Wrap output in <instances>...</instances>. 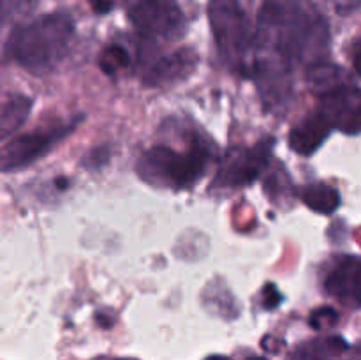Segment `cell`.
<instances>
[{
    "mask_svg": "<svg viewBox=\"0 0 361 360\" xmlns=\"http://www.w3.org/2000/svg\"><path fill=\"white\" fill-rule=\"evenodd\" d=\"M328 46V25L310 0H264L257 14V59L289 67Z\"/></svg>",
    "mask_w": 361,
    "mask_h": 360,
    "instance_id": "obj_1",
    "label": "cell"
},
{
    "mask_svg": "<svg viewBox=\"0 0 361 360\" xmlns=\"http://www.w3.org/2000/svg\"><path fill=\"white\" fill-rule=\"evenodd\" d=\"M74 37V21L66 13H53L21 25L11 34L7 53L34 74L49 73L62 62Z\"/></svg>",
    "mask_w": 361,
    "mask_h": 360,
    "instance_id": "obj_2",
    "label": "cell"
},
{
    "mask_svg": "<svg viewBox=\"0 0 361 360\" xmlns=\"http://www.w3.org/2000/svg\"><path fill=\"white\" fill-rule=\"evenodd\" d=\"M210 148L201 138H194L185 152H176L166 145L152 147L137 161L136 172L154 186L187 189L194 186L207 172Z\"/></svg>",
    "mask_w": 361,
    "mask_h": 360,
    "instance_id": "obj_3",
    "label": "cell"
},
{
    "mask_svg": "<svg viewBox=\"0 0 361 360\" xmlns=\"http://www.w3.org/2000/svg\"><path fill=\"white\" fill-rule=\"evenodd\" d=\"M208 20L221 59L242 71L254 46V32L240 0H208Z\"/></svg>",
    "mask_w": 361,
    "mask_h": 360,
    "instance_id": "obj_4",
    "label": "cell"
},
{
    "mask_svg": "<svg viewBox=\"0 0 361 360\" xmlns=\"http://www.w3.org/2000/svg\"><path fill=\"white\" fill-rule=\"evenodd\" d=\"M129 20L143 39L173 41L185 30V16L175 0H137Z\"/></svg>",
    "mask_w": 361,
    "mask_h": 360,
    "instance_id": "obj_5",
    "label": "cell"
},
{
    "mask_svg": "<svg viewBox=\"0 0 361 360\" xmlns=\"http://www.w3.org/2000/svg\"><path fill=\"white\" fill-rule=\"evenodd\" d=\"M74 127H76V122H71L62 127L32 131L23 136L14 138L0 148V172H14V169L32 164L39 157L48 154L49 148L55 147L67 134H71Z\"/></svg>",
    "mask_w": 361,
    "mask_h": 360,
    "instance_id": "obj_6",
    "label": "cell"
},
{
    "mask_svg": "<svg viewBox=\"0 0 361 360\" xmlns=\"http://www.w3.org/2000/svg\"><path fill=\"white\" fill-rule=\"evenodd\" d=\"M271 141H261L252 148H233L226 154L215 184L222 187H243L252 184L267 166Z\"/></svg>",
    "mask_w": 361,
    "mask_h": 360,
    "instance_id": "obj_7",
    "label": "cell"
},
{
    "mask_svg": "<svg viewBox=\"0 0 361 360\" xmlns=\"http://www.w3.org/2000/svg\"><path fill=\"white\" fill-rule=\"evenodd\" d=\"M321 115L345 134L361 133V88L341 85L321 99Z\"/></svg>",
    "mask_w": 361,
    "mask_h": 360,
    "instance_id": "obj_8",
    "label": "cell"
},
{
    "mask_svg": "<svg viewBox=\"0 0 361 360\" xmlns=\"http://www.w3.org/2000/svg\"><path fill=\"white\" fill-rule=\"evenodd\" d=\"M197 64V53L192 48H180L169 55L161 56L150 64L145 73V83L148 87H161V85L175 83L190 76Z\"/></svg>",
    "mask_w": 361,
    "mask_h": 360,
    "instance_id": "obj_9",
    "label": "cell"
},
{
    "mask_svg": "<svg viewBox=\"0 0 361 360\" xmlns=\"http://www.w3.org/2000/svg\"><path fill=\"white\" fill-rule=\"evenodd\" d=\"M331 126L321 113L310 115L289 133V145L300 155H310L324 143Z\"/></svg>",
    "mask_w": 361,
    "mask_h": 360,
    "instance_id": "obj_10",
    "label": "cell"
},
{
    "mask_svg": "<svg viewBox=\"0 0 361 360\" xmlns=\"http://www.w3.org/2000/svg\"><path fill=\"white\" fill-rule=\"evenodd\" d=\"M330 295L361 306V260H345L326 279Z\"/></svg>",
    "mask_w": 361,
    "mask_h": 360,
    "instance_id": "obj_11",
    "label": "cell"
},
{
    "mask_svg": "<svg viewBox=\"0 0 361 360\" xmlns=\"http://www.w3.org/2000/svg\"><path fill=\"white\" fill-rule=\"evenodd\" d=\"M298 196L302 198V201L307 207L312 208L317 214H334L338 208V205H341V194H338V191L323 182L309 184V186L302 187Z\"/></svg>",
    "mask_w": 361,
    "mask_h": 360,
    "instance_id": "obj_12",
    "label": "cell"
},
{
    "mask_svg": "<svg viewBox=\"0 0 361 360\" xmlns=\"http://www.w3.org/2000/svg\"><path fill=\"white\" fill-rule=\"evenodd\" d=\"M32 101L27 95L14 94L4 102L0 109V141L14 133L30 115Z\"/></svg>",
    "mask_w": 361,
    "mask_h": 360,
    "instance_id": "obj_13",
    "label": "cell"
},
{
    "mask_svg": "<svg viewBox=\"0 0 361 360\" xmlns=\"http://www.w3.org/2000/svg\"><path fill=\"white\" fill-rule=\"evenodd\" d=\"M348 349L344 339L341 337H330V339H316V341L303 342V344L296 346L286 360H328V356L335 355Z\"/></svg>",
    "mask_w": 361,
    "mask_h": 360,
    "instance_id": "obj_14",
    "label": "cell"
},
{
    "mask_svg": "<svg viewBox=\"0 0 361 360\" xmlns=\"http://www.w3.org/2000/svg\"><path fill=\"white\" fill-rule=\"evenodd\" d=\"M130 64V56L127 53V49L120 44H109L108 48H104L102 55L99 56V67L104 74L113 76L118 71L126 69Z\"/></svg>",
    "mask_w": 361,
    "mask_h": 360,
    "instance_id": "obj_15",
    "label": "cell"
},
{
    "mask_svg": "<svg viewBox=\"0 0 361 360\" xmlns=\"http://www.w3.org/2000/svg\"><path fill=\"white\" fill-rule=\"evenodd\" d=\"M37 0H0V27L6 21L28 13Z\"/></svg>",
    "mask_w": 361,
    "mask_h": 360,
    "instance_id": "obj_16",
    "label": "cell"
},
{
    "mask_svg": "<svg viewBox=\"0 0 361 360\" xmlns=\"http://www.w3.org/2000/svg\"><path fill=\"white\" fill-rule=\"evenodd\" d=\"M337 321L338 313L335 309H331V307H319L309 318L310 327L316 328V330H324V328L334 327V325H337Z\"/></svg>",
    "mask_w": 361,
    "mask_h": 360,
    "instance_id": "obj_17",
    "label": "cell"
},
{
    "mask_svg": "<svg viewBox=\"0 0 361 360\" xmlns=\"http://www.w3.org/2000/svg\"><path fill=\"white\" fill-rule=\"evenodd\" d=\"M282 302V295L274 284H267L263 289V306L264 309H275Z\"/></svg>",
    "mask_w": 361,
    "mask_h": 360,
    "instance_id": "obj_18",
    "label": "cell"
},
{
    "mask_svg": "<svg viewBox=\"0 0 361 360\" xmlns=\"http://www.w3.org/2000/svg\"><path fill=\"white\" fill-rule=\"evenodd\" d=\"M116 2H118V0H88V4H90V7H92V9H94L97 14H106V13H109V11H111L113 7L116 6Z\"/></svg>",
    "mask_w": 361,
    "mask_h": 360,
    "instance_id": "obj_19",
    "label": "cell"
},
{
    "mask_svg": "<svg viewBox=\"0 0 361 360\" xmlns=\"http://www.w3.org/2000/svg\"><path fill=\"white\" fill-rule=\"evenodd\" d=\"M331 6L338 11V13H349L355 7L360 6L361 0H330Z\"/></svg>",
    "mask_w": 361,
    "mask_h": 360,
    "instance_id": "obj_20",
    "label": "cell"
},
{
    "mask_svg": "<svg viewBox=\"0 0 361 360\" xmlns=\"http://www.w3.org/2000/svg\"><path fill=\"white\" fill-rule=\"evenodd\" d=\"M355 69H356V73L361 76V42L358 46V52H356V55H355Z\"/></svg>",
    "mask_w": 361,
    "mask_h": 360,
    "instance_id": "obj_21",
    "label": "cell"
},
{
    "mask_svg": "<svg viewBox=\"0 0 361 360\" xmlns=\"http://www.w3.org/2000/svg\"><path fill=\"white\" fill-rule=\"evenodd\" d=\"M204 360H231V359H228V356H222V355H212Z\"/></svg>",
    "mask_w": 361,
    "mask_h": 360,
    "instance_id": "obj_22",
    "label": "cell"
},
{
    "mask_svg": "<svg viewBox=\"0 0 361 360\" xmlns=\"http://www.w3.org/2000/svg\"><path fill=\"white\" fill-rule=\"evenodd\" d=\"M351 360H361V346H360V348H356V352L353 353Z\"/></svg>",
    "mask_w": 361,
    "mask_h": 360,
    "instance_id": "obj_23",
    "label": "cell"
},
{
    "mask_svg": "<svg viewBox=\"0 0 361 360\" xmlns=\"http://www.w3.org/2000/svg\"><path fill=\"white\" fill-rule=\"evenodd\" d=\"M249 360H268V359H264V356H250Z\"/></svg>",
    "mask_w": 361,
    "mask_h": 360,
    "instance_id": "obj_24",
    "label": "cell"
},
{
    "mask_svg": "<svg viewBox=\"0 0 361 360\" xmlns=\"http://www.w3.org/2000/svg\"><path fill=\"white\" fill-rule=\"evenodd\" d=\"M118 360H136V359H118Z\"/></svg>",
    "mask_w": 361,
    "mask_h": 360,
    "instance_id": "obj_25",
    "label": "cell"
}]
</instances>
